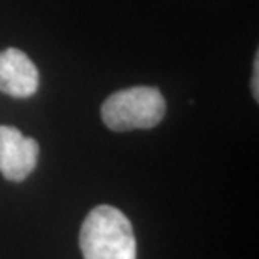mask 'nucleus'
<instances>
[{"label": "nucleus", "mask_w": 259, "mask_h": 259, "mask_svg": "<svg viewBox=\"0 0 259 259\" xmlns=\"http://www.w3.org/2000/svg\"><path fill=\"white\" fill-rule=\"evenodd\" d=\"M79 246L84 259H137L132 222L113 205H98L88 214Z\"/></svg>", "instance_id": "1"}, {"label": "nucleus", "mask_w": 259, "mask_h": 259, "mask_svg": "<svg viewBox=\"0 0 259 259\" xmlns=\"http://www.w3.org/2000/svg\"><path fill=\"white\" fill-rule=\"evenodd\" d=\"M167 103L157 88L135 86L116 91L103 103L101 118L113 132L148 130L163 120Z\"/></svg>", "instance_id": "2"}, {"label": "nucleus", "mask_w": 259, "mask_h": 259, "mask_svg": "<svg viewBox=\"0 0 259 259\" xmlns=\"http://www.w3.org/2000/svg\"><path fill=\"white\" fill-rule=\"evenodd\" d=\"M39 143L24 137L17 128L0 126V174L12 182H22L37 165Z\"/></svg>", "instance_id": "3"}, {"label": "nucleus", "mask_w": 259, "mask_h": 259, "mask_svg": "<svg viewBox=\"0 0 259 259\" xmlns=\"http://www.w3.org/2000/svg\"><path fill=\"white\" fill-rule=\"evenodd\" d=\"M39 90V71L22 51L0 53V91L12 98H30Z\"/></svg>", "instance_id": "4"}, {"label": "nucleus", "mask_w": 259, "mask_h": 259, "mask_svg": "<svg viewBox=\"0 0 259 259\" xmlns=\"http://www.w3.org/2000/svg\"><path fill=\"white\" fill-rule=\"evenodd\" d=\"M251 88H252V95H254V100L259 101V53H256V56H254V66H252Z\"/></svg>", "instance_id": "5"}]
</instances>
